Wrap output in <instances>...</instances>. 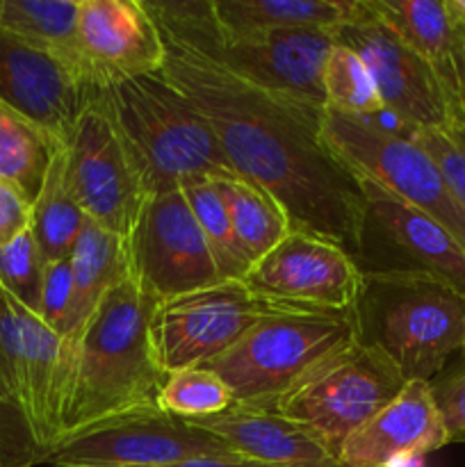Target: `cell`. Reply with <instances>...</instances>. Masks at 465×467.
<instances>
[{"mask_svg": "<svg viewBox=\"0 0 465 467\" xmlns=\"http://www.w3.org/2000/svg\"><path fill=\"white\" fill-rule=\"evenodd\" d=\"M155 26L164 41L160 73L210 123L237 176L269 192L292 228L337 242L358 260L367 201L324 141V108L253 85L173 27Z\"/></svg>", "mask_w": 465, "mask_h": 467, "instance_id": "6da1fadb", "label": "cell"}, {"mask_svg": "<svg viewBox=\"0 0 465 467\" xmlns=\"http://www.w3.org/2000/svg\"><path fill=\"white\" fill-rule=\"evenodd\" d=\"M158 304L128 269L85 324L62 337L53 445L105 420L158 406L167 379L150 331Z\"/></svg>", "mask_w": 465, "mask_h": 467, "instance_id": "7a4b0ae2", "label": "cell"}, {"mask_svg": "<svg viewBox=\"0 0 465 467\" xmlns=\"http://www.w3.org/2000/svg\"><path fill=\"white\" fill-rule=\"evenodd\" d=\"M358 336L378 347L406 381H433L463 349L465 295L418 269H363Z\"/></svg>", "mask_w": 465, "mask_h": 467, "instance_id": "3957f363", "label": "cell"}, {"mask_svg": "<svg viewBox=\"0 0 465 467\" xmlns=\"http://www.w3.org/2000/svg\"><path fill=\"white\" fill-rule=\"evenodd\" d=\"M153 194L237 176L210 123L162 73L100 85Z\"/></svg>", "mask_w": 465, "mask_h": 467, "instance_id": "277c9868", "label": "cell"}, {"mask_svg": "<svg viewBox=\"0 0 465 467\" xmlns=\"http://www.w3.org/2000/svg\"><path fill=\"white\" fill-rule=\"evenodd\" d=\"M358 337L356 310L299 308L263 319L205 368L223 379L232 406L272 409L315 365Z\"/></svg>", "mask_w": 465, "mask_h": 467, "instance_id": "5b68a950", "label": "cell"}, {"mask_svg": "<svg viewBox=\"0 0 465 467\" xmlns=\"http://www.w3.org/2000/svg\"><path fill=\"white\" fill-rule=\"evenodd\" d=\"M67 160L68 181L82 213L112 233L132 263L137 228L153 192L100 89L73 128Z\"/></svg>", "mask_w": 465, "mask_h": 467, "instance_id": "8992f818", "label": "cell"}, {"mask_svg": "<svg viewBox=\"0 0 465 467\" xmlns=\"http://www.w3.org/2000/svg\"><path fill=\"white\" fill-rule=\"evenodd\" d=\"M406 383L386 351L358 337L315 365L269 410L308 427L337 456L342 442L386 409Z\"/></svg>", "mask_w": 465, "mask_h": 467, "instance_id": "52a82bcc", "label": "cell"}, {"mask_svg": "<svg viewBox=\"0 0 465 467\" xmlns=\"http://www.w3.org/2000/svg\"><path fill=\"white\" fill-rule=\"evenodd\" d=\"M322 135L336 158L356 176H365L429 214L465 246V210L447 187L431 155L410 137L395 135L363 119L324 108Z\"/></svg>", "mask_w": 465, "mask_h": 467, "instance_id": "ba28073f", "label": "cell"}, {"mask_svg": "<svg viewBox=\"0 0 465 467\" xmlns=\"http://www.w3.org/2000/svg\"><path fill=\"white\" fill-rule=\"evenodd\" d=\"M299 310L228 278L173 299L160 301L153 313L155 354L164 374L205 368L237 345L263 319Z\"/></svg>", "mask_w": 465, "mask_h": 467, "instance_id": "9c48e42d", "label": "cell"}, {"mask_svg": "<svg viewBox=\"0 0 465 467\" xmlns=\"http://www.w3.org/2000/svg\"><path fill=\"white\" fill-rule=\"evenodd\" d=\"M235 454L212 433L155 409L132 410L78 431L50 447V467H162L196 456Z\"/></svg>", "mask_w": 465, "mask_h": 467, "instance_id": "30bf717a", "label": "cell"}, {"mask_svg": "<svg viewBox=\"0 0 465 467\" xmlns=\"http://www.w3.org/2000/svg\"><path fill=\"white\" fill-rule=\"evenodd\" d=\"M100 85L80 57L27 41L0 27V103L68 144L78 119Z\"/></svg>", "mask_w": 465, "mask_h": 467, "instance_id": "8fae6325", "label": "cell"}, {"mask_svg": "<svg viewBox=\"0 0 465 467\" xmlns=\"http://www.w3.org/2000/svg\"><path fill=\"white\" fill-rule=\"evenodd\" d=\"M333 39L363 59L383 108L413 132L459 119L454 96L436 68L378 23L365 0H356L354 16L333 32Z\"/></svg>", "mask_w": 465, "mask_h": 467, "instance_id": "7c38bea8", "label": "cell"}, {"mask_svg": "<svg viewBox=\"0 0 465 467\" xmlns=\"http://www.w3.org/2000/svg\"><path fill=\"white\" fill-rule=\"evenodd\" d=\"M242 281L278 304L310 310H354L363 267L337 242L292 228Z\"/></svg>", "mask_w": 465, "mask_h": 467, "instance_id": "4fadbf2b", "label": "cell"}, {"mask_svg": "<svg viewBox=\"0 0 465 467\" xmlns=\"http://www.w3.org/2000/svg\"><path fill=\"white\" fill-rule=\"evenodd\" d=\"M62 336L0 285V404L16 406L36 445L55 442V383Z\"/></svg>", "mask_w": 465, "mask_h": 467, "instance_id": "5bb4252c", "label": "cell"}, {"mask_svg": "<svg viewBox=\"0 0 465 467\" xmlns=\"http://www.w3.org/2000/svg\"><path fill=\"white\" fill-rule=\"evenodd\" d=\"M132 269L160 301L223 281L182 190L150 196L132 246Z\"/></svg>", "mask_w": 465, "mask_h": 467, "instance_id": "9a60e30c", "label": "cell"}, {"mask_svg": "<svg viewBox=\"0 0 465 467\" xmlns=\"http://www.w3.org/2000/svg\"><path fill=\"white\" fill-rule=\"evenodd\" d=\"M76 44L98 85L164 67V41L141 0H80Z\"/></svg>", "mask_w": 465, "mask_h": 467, "instance_id": "2e32d148", "label": "cell"}, {"mask_svg": "<svg viewBox=\"0 0 465 467\" xmlns=\"http://www.w3.org/2000/svg\"><path fill=\"white\" fill-rule=\"evenodd\" d=\"M450 445L431 381H408L404 390L356 429L337 451L342 467H386L404 454H431Z\"/></svg>", "mask_w": 465, "mask_h": 467, "instance_id": "e0dca14e", "label": "cell"}, {"mask_svg": "<svg viewBox=\"0 0 465 467\" xmlns=\"http://www.w3.org/2000/svg\"><path fill=\"white\" fill-rule=\"evenodd\" d=\"M356 178L367 201L365 231L377 228L395 254L404 258V269L431 274L465 295V246L442 223L419 213L386 187L365 176Z\"/></svg>", "mask_w": 465, "mask_h": 467, "instance_id": "ac0fdd59", "label": "cell"}, {"mask_svg": "<svg viewBox=\"0 0 465 467\" xmlns=\"http://www.w3.org/2000/svg\"><path fill=\"white\" fill-rule=\"evenodd\" d=\"M226 442L235 454L269 467H342L326 442L304 424L269 409L231 406L210 418L187 420Z\"/></svg>", "mask_w": 465, "mask_h": 467, "instance_id": "d6986e66", "label": "cell"}, {"mask_svg": "<svg viewBox=\"0 0 465 467\" xmlns=\"http://www.w3.org/2000/svg\"><path fill=\"white\" fill-rule=\"evenodd\" d=\"M223 32L310 27L336 32L351 21L356 0H210Z\"/></svg>", "mask_w": 465, "mask_h": 467, "instance_id": "ffe728a7", "label": "cell"}, {"mask_svg": "<svg viewBox=\"0 0 465 467\" xmlns=\"http://www.w3.org/2000/svg\"><path fill=\"white\" fill-rule=\"evenodd\" d=\"M378 23L427 59L450 87L451 55L459 41L445 0H365Z\"/></svg>", "mask_w": 465, "mask_h": 467, "instance_id": "44dd1931", "label": "cell"}, {"mask_svg": "<svg viewBox=\"0 0 465 467\" xmlns=\"http://www.w3.org/2000/svg\"><path fill=\"white\" fill-rule=\"evenodd\" d=\"M68 258H71L73 274V304L64 336L78 331L85 324V319L94 313L105 292L128 269H132V263L123 251L121 242L91 219H87L85 226H82Z\"/></svg>", "mask_w": 465, "mask_h": 467, "instance_id": "7402d4cb", "label": "cell"}, {"mask_svg": "<svg viewBox=\"0 0 465 467\" xmlns=\"http://www.w3.org/2000/svg\"><path fill=\"white\" fill-rule=\"evenodd\" d=\"M85 222L87 214L82 213L68 181L67 146L62 144L55 149L44 185L32 201L30 228L44 263L68 258Z\"/></svg>", "mask_w": 465, "mask_h": 467, "instance_id": "603a6c76", "label": "cell"}, {"mask_svg": "<svg viewBox=\"0 0 465 467\" xmlns=\"http://www.w3.org/2000/svg\"><path fill=\"white\" fill-rule=\"evenodd\" d=\"M214 182L231 214L237 242L251 265L269 254L292 231V222L281 203L255 182L242 176Z\"/></svg>", "mask_w": 465, "mask_h": 467, "instance_id": "cb8c5ba5", "label": "cell"}, {"mask_svg": "<svg viewBox=\"0 0 465 467\" xmlns=\"http://www.w3.org/2000/svg\"><path fill=\"white\" fill-rule=\"evenodd\" d=\"M57 146L62 144L48 132L0 103V178L14 182L30 203L44 185V176Z\"/></svg>", "mask_w": 465, "mask_h": 467, "instance_id": "d4e9b609", "label": "cell"}, {"mask_svg": "<svg viewBox=\"0 0 465 467\" xmlns=\"http://www.w3.org/2000/svg\"><path fill=\"white\" fill-rule=\"evenodd\" d=\"M78 3L80 0H0V27L68 57H80L76 44Z\"/></svg>", "mask_w": 465, "mask_h": 467, "instance_id": "484cf974", "label": "cell"}, {"mask_svg": "<svg viewBox=\"0 0 465 467\" xmlns=\"http://www.w3.org/2000/svg\"><path fill=\"white\" fill-rule=\"evenodd\" d=\"M322 89L326 109L345 117L369 119L386 109L365 62L342 44H333L328 50L322 71Z\"/></svg>", "mask_w": 465, "mask_h": 467, "instance_id": "4316f807", "label": "cell"}, {"mask_svg": "<svg viewBox=\"0 0 465 467\" xmlns=\"http://www.w3.org/2000/svg\"><path fill=\"white\" fill-rule=\"evenodd\" d=\"M182 194H185L187 203H190L191 213H194L196 222H199L201 231H203L210 251H212L219 276L223 281H228V278H240L242 281L244 274L249 272L251 263L244 255V251H242L240 242H237L231 223V214H228L217 182H194L190 187H182Z\"/></svg>", "mask_w": 465, "mask_h": 467, "instance_id": "83f0119b", "label": "cell"}, {"mask_svg": "<svg viewBox=\"0 0 465 467\" xmlns=\"http://www.w3.org/2000/svg\"><path fill=\"white\" fill-rule=\"evenodd\" d=\"M232 404V392L210 368H185L167 374L158 395L160 409L181 420L210 418Z\"/></svg>", "mask_w": 465, "mask_h": 467, "instance_id": "f1b7e54d", "label": "cell"}, {"mask_svg": "<svg viewBox=\"0 0 465 467\" xmlns=\"http://www.w3.org/2000/svg\"><path fill=\"white\" fill-rule=\"evenodd\" d=\"M44 265L32 228L0 249V285L32 313H39Z\"/></svg>", "mask_w": 465, "mask_h": 467, "instance_id": "f546056e", "label": "cell"}, {"mask_svg": "<svg viewBox=\"0 0 465 467\" xmlns=\"http://www.w3.org/2000/svg\"><path fill=\"white\" fill-rule=\"evenodd\" d=\"M410 140L431 155L454 199L465 210V123L460 117L447 126L419 128Z\"/></svg>", "mask_w": 465, "mask_h": 467, "instance_id": "4dcf8cb0", "label": "cell"}, {"mask_svg": "<svg viewBox=\"0 0 465 467\" xmlns=\"http://www.w3.org/2000/svg\"><path fill=\"white\" fill-rule=\"evenodd\" d=\"M73 304V274L71 258L53 260L44 265V281H41L39 317L53 328L57 336L67 333L68 315Z\"/></svg>", "mask_w": 465, "mask_h": 467, "instance_id": "1f68e13d", "label": "cell"}, {"mask_svg": "<svg viewBox=\"0 0 465 467\" xmlns=\"http://www.w3.org/2000/svg\"><path fill=\"white\" fill-rule=\"evenodd\" d=\"M44 463V450L16 406L0 404V467H35Z\"/></svg>", "mask_w": 465, "mask_h": 467, "instance_id": "d6a6232c", "label": "cell"}, {"mask_svg": "<svg viewBox=\"0 0 465 467\" xmlns=\"http://www.w3.org/2000/svg\"><path fill=\"white\" fill-rule=\"evenodd\" d=\"M431 390L450 442H465V368L433 379Z\"/></svg>", "mask_w": 465, "mask_h": 467, "instance_id": "836d02e7", "label": "cell"}, {"mask_svg": "<svg viewBox=\"0 0 465 467\" xmlns=\"http://www.w3.org/2000/svg\"><path fill=\"white\" fill-rule=\"evenodd\" d=\"M32 203L14 182L0 178V249L30 228Z\"/></svg>", "mask_w": 465, "mask_h": 467, "instance_id": "e575fe53", "label": "cell"}, {"mask_svg": "<svg viewBox=\"0 0 465 467\" xmlns=\"http://www.w3.org/2000/svg\"><path fill=\"white\" fill-rule=\"evenodd\" d=\"M450 91L454 96L456 112L460 121L465 123V30L459 27V41H456L454 55H451V73H450Z\"/></svg>", "mask_w": 465, "mask_h": 467, "instance_id": "d590c367", "label": "cell"}, {"mask_svg": "<svg viewBox=\"0 0 465 467\" xmlns=\"http://www.w3.org/2000/svg\"><path fill=\"white\" fill-rule=\"evenodd\" d=\"M162 467H269L255 461L244 459L240 454H228V456H196V459L181 461V463L162 465Z\"/></svg>", "mask_w": 465, "mask_h": 467, "instance_id": "8d00e7d4", "label": "cell"}, {"mask_svg": "<svg viewBox=\"0 0 465 467\" xmlns=\"http://www.w3.org/2000/svg\"><path fill=\"white\" fill-rule=\"evenodd\" d=\"M447 9H450V16L454 21L456 27L465 30V0H445Z\"/></svg>", "mask_w": 465, "mask_h": 467, "instance_id": "74e56055", "label": "cell"}, {"mask_svg": "<svg viewBox=\"0 0 465 467\" xmlns=\"http://www.w3.org/2000/svg\"><path fill=\"white\" fill-rule=\"evenodd\" d=\"M386 467H427V456L422 454H404L399 459H395Z\"/></svg>", "mask_w": 465, "mask_h": 467, "instance_id": "f35d334b", "label": "cell"}, {"mask_svg": "<svg viewBox=\"0 0 465 467\" xmlns=\"http://www.w3.org/2000/svg\"><path fill=\"white\" fill-rule=\"evenodd\" d=\"M463 354H465V333H463Z\"/></svg>", "mask_w": 465, "mask_h": 467, "instance_id": "ab89813d", "label": "cell"}]
</instances>
